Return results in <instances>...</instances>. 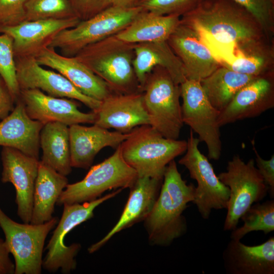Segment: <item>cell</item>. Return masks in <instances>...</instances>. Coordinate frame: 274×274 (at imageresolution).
I'll return each mask as SVG.
<instances>
[{
  "label": "cell",
  "instance_id": "cell-1",
  "mask_svg": "<svg viewBox=\"0 0 274 274\" xmlns=\"http://www.w3.org/2000/svg\"><path fill=\"white\" fill-rule=\"evenodd\" d=\"M195 30L217 61L237 45L266 38L254 18L232 0H204L181 17Z\"/></svg>",
  "mask_w": 274,
  "mask_h": 274
},
{
  "label": "cell",
  "instance_id": "cell-2",
  "mask_svg": "<svg viewBox=\"0 0 274 274\" xmlns=\"http://www.w3.org/2000/svg\"><path fill=\"white\" fill-rule=\"evenodd\" d=\"M195 187L187 184L179 173L174 160L167 165L157 200L144 220L151 244L166 247L187 231L183 213L194 199Z\"/></svg>",
  "mask_w": 274,
  "mask_h": 274
},
{
  "label": "cell",
  "instance_id": "cell-3",
  "mask_svg": "<svg viewBox=\"0 0 274 274\" xmlns=\"http://www.w3.org/2000/svg\"><path fill=\"white\" fill-rule=\"evenodd\" d=\"M134 44L124 42L114 35L86 46L74 56L113 92H142L132 64Z\"/></svg>",
  "mask_w": 274,
  "mask_h": 274
},
{
  "label": "cell",
  "instance_id": "cell-4",
  "mask_svg": "<svg viewBox=\"0 0 274 274\" xmlns=\"http://www.w3.org/2000/svg\"><path fill=\"white\" fill-rule=\"evenodd\" d=\"M187 146V141L165 138L147 124L129 132L120 147L123 159L138 177L163 179L167 165L185 152Z\"/></svg>",
  "mask_w": 274,
  "mask_h": 274
},
{
  "label": "cell",
  "instance_id": "cell-5",
  "mask_svg": "<svg viewBox=\"0 0 274 274\" xmlns=\"http://www.w3.org/2000/svg\"><path fill=\"white\" fill-rule=\"evenodd\" d=\"M142 92L149 125L165 138L178 139L184 124L180 85L157 66L147 75Z\"/></svg>",
  "mask_w": 274,
  "mask_h": 274
},
{
  "label": "cell",
  "instance_id": "cell-6",
  "mask_svg": "<svg viewBox=\"0 0 274 274\" xmlns=\"http://www.w3.org/2000/svg\"><path fill=\"white\" fill-rule=\"evenodd\" d=\"M143 9L139 6L123 8L111 6L76 26L61 31L48 47L60 54L74 56L86 46L115 35L125 28Z\"/></svg>",
  "mask_w": 274,
  "mask_h": 274
},
{
  "label": "cell",
  "instance_id": "cell-7",
  "mask_svg": "<svg viewBox=\"0 0 274 274\" xmlns=\"http://www.w3.org/2000/svg\"><path fill=\"white\" fill-rule=\"evenodd\" d=\"M137 178L136 171L123 159L119 145L111 156L91 167L82 180L68 184L56 204L91 201L107 190L130 188Z\"/></svg>",
  "mask_w": 274,
  "mask_h": 274
},
{
  "label": "cell",
  "instance_id": "cell-8",
  "mask_svg": "<svg viewBox=\"0 0 274 274\" xmlns=\"http://www.w3.org/2000/svg\"><path fill=\"white\" fill-rule=\"evenodd\" d=\"M218 177L230 191L223 229L232 230L253 203L266 196L269 188L256 167L254 160L245 162L238 155L228 162L226 170Z\"/></svg>",
  "mask_w": 274,
  "mask_h": 274
},
{
  "label": "cell",
  "instance_id": "cell-9",
  "mask_svg": "<svg viewBox=\"0 0 274 274\" xmlns=\"http://www.w3.org/2000/svg\"><path fill=\"white\" fill-rule=\"evenodd\" d=\"M57 217L42 224L18 223L0 207V227L15 261L14 274H40L46 238L58 223Z\"/></svg>",
  "mask_w": 274,
  "mask_h": 274
},
{
  "label": "cell",
  "instance_id": "cell-10",
  "mask_svg": "<svg viewBox=\"0 0 274 274\" xmlns=\"http://www.w3.org/2000/svg\"><path fill=\"white\" fill-rule=\"evenodd\" d=\"M119 188L94 200L83 203L63 204L60 219L54 230L46 247L47 253L43 260L42 267L50 272L59 269L63 273H69L76 268L75 257L81 249L80 244L67 246L65 235L74 228L93 217L96 208L119 194Z\"/></svg>",
  "mask_w": 274,
  "mask_h": 274
},
{
  "label": "cell",
  "instance_id": "cell-11",
  "mask_svg": "<svg viewBox=\"0 0 274 274\" xmlns=\"http://www.w3.org/2000/svg\"><path fill=\"white\" fill-rule=\"evenodd\" d=\"M200 142L191 129L185 154L178 162L188 170L191 178L196 181L192 202L201 217L207 220L213 210L227 209L230 191L219 180L208 158L199 150Z\"/></svg>",
  "mask_w": 274,
  "mask_h": 274
},
{
  "label": "cell",
  "instance_id": "cell-12",
  "mask_svg": "<svg viewBox=\"0 0 274 274\" xmlns=\"http://www.w3.org/2000/svg\"><path fill=\"white\" fill-rule=\"evenodd\" d=\"M180 87L184 124L188 125L198 134L200 141L206 144L209 158L218 160L222 151L220 127L218 123L220 112L211 105L200 81L186 79Z\"/></svg>",
  "mask_w": 274,
  "mask_h": 274
},
{
  "label": "cell",
  "instance_id": "cell-13",
  "mask_svg": "<svg viewBox=\"0 0 274 274\" xmlns=\"http://www.w3.org/2000/svg\"><path fill=\"white\" fill-rule=\"evenodd\" d=\"M16 76L20 90L37 89L46 94L79 101L96 111L101 101L83 94L67 79L58 72L40 65L34 57L15 58Z\"/></svg>",
  "mask_w": 274,
  "mask_h": 274
},
{
  "label": "cell",
  "instance_id": "cell-14",
  "mask_svg": "<svg viewBox=\"0 0 274 274\" xmlns=\"http://www.w3.org/2000/svg\"><path fill=\"white\" fill-rule=\"evenodd\" d=\"M1 160V181L13 184L16 191L17 215L23 223H29L40 160L8 147H3Z\"/></svg>",
  "mask_w": 274,
  "mask_h": 274
},
{
  "label": "cell",
  "instance_id": "cell-15",
  "mask_svg": "<svg viewBox=\"0 0 274 274\" xmlns=\"http://www.w3.org/2000/svg\"><path fill=\"white\" fill-rule=\"evenodd\" d=\"M27 114L32 119L44 124L59 122L70 126L81 123L94 124L95 114L84 113L76 100L49 95L37 89H22L19 99Z\"/></svg>",
  "mask_w": 274,
  "mask_h": 274
},
{
  "label": "cell",
  "instance_id": "cell-16",
  "mask_svg": "<svg viewBox=\"0 0 274 274\" xmlns=\"http://www.w3.org/2000/svg\"><path fill=\"white\" fill-rule=\"evenodd\" d=\"M167 42L181 61L186 79L200 81L220 65L199 35L187 26L180 23Z\"/></svg>",
  "mask_w": 274,
  "mask_h": 274
},
{
  "label": "cell",
  "instance_id": "cell-17",
  "mask_svg": "<svg viewBox=\"0 0 274 274\" xmlns=\"http://www.w3.org/2000/svg\"><path fill=\"white\" fill-rule=\"evenodd\" d=\"M93 124L106 129L128 133L134 128L149 125L142 92L131 93L113 92L101 103L95 112Z\"/></svg>",
  "mask_w": 274,
  "mask_h": 274
},
{
  "label": "cell",
  "instance_id": "cell-18",
  "mask_svg": "<svg viewBox=\"0 0 274 274\" xmlns=\"http://www.w3.org/2000/svg\"><path fill=\"white\" fill-rule=\"evenodd\" d=\"M81 20L77 17L64 19L25 20L12 27L0 29L13 39L15 58L35 57L48 47L61 31L76 26Z\"/></svg>",
  "mask_w": 274,
  "mask_h": 274
},
{
  "label": "cell",
  "instance_id": "cell-19",
  "mask_svg": "<svg viewBox=\"0 0 274 274\" xmlns=\"http://www.w3.org/2000/svg\"><path fill=\"white\" fill-rule=\"evenodd\" d=\"M34 57L40 65L61 74L87 96L102 101L114 92L75 56L63 55L55 49L46 47Z\"/></svg>",
  "mask_w": 274,
  "mask_h": 274
},
{
  "label": "cell",
  "instance_id": "cell-20",
  "mask_svg": "<svg viewBox=\"0 0 274 274\" xmlns=\"http://www.w3.org/2000/svg\"><path fill=\"white\" fill-rule=\"evenodd\" d=\"M270 75L257 77L242 88L219 114L220 127L257 117L274 107L273 85Z\"/></svg>",
  "mask_w": 274,
  "mask_h": 274
},
{
  "label": "cell",
  "instance_id": "cell-21",
  "mask_svg": "<svg viewBox=\"0 0 274 274\" xmlns=\"http://www.w3.org/2000/svg\"><path fill=\"white\" fill-rule=\"evenodd\" d=\"M162 182L163 179L138 177L129 188V195L119 220L102 239L88 248V252H96L116 233L144 221L157 200Z\"/></svg>",
  "mask_w": 274,
  "mask_h": 274
},
{
  "label": "cell",
  "instance_id": "cell-22",
  "mask_svg": "<svg viewBox=\"0 0 274 274\" xmlns=\"http://www.w3.org/2000/svg\"><path fill=\"white\" fill-rule=\"evenodd\" d=\"M71 163L72 167L88 168L97 154L104 148H117L129 135V132L109 129L93 124H76L69 126Z\"/></svg>",
  "mask_w": 274,
  "mask_h": 274
},
{
  "label": "cell",
  "instance_id": "cell-23",
  "mask_svg": "<svg viewBox=\"0 0 274 274\" xmlns=\"http://www.w3.org/2000/svg\"><path fill=\"white\" fill-rule=\"evenodd\" d=\"M223 259L227 273L273 274L274 237L252 246L231 239L223 253Z\"/></svg>",
  "mask_w": 274,
  "mask_h": 274
},
{
  "label": "cell",
  "instance_id": "cell-24",
  "mask_svg": "<svg viewBox=\"0 0 274 274\" xmlns=\"http://www.w3.org/2000/svg\"><path fill=\"white\" fill-rule=\"evenodd\" d=\"M43 125L28 116L18 100L14 110L0 122V146L16 149L39 160L40 134Z\"/></svg>",
  "mask_w": 274,
  "mask_h": 274
},
{
  "label": "cell",
  "instance_id": "cell-25",
  "mask_svg": "<svg viewBox=\"0 0 274 274\" xmlns=\"http://www.w3.org/2000/svg\"><path fill=\"white\" fill-rule=\"evenodd\" d=\"M134 50L133 67L142 92L147 75L157 66L164 68L178 85L186 80L183 65L167 41L135 44Z\"/></svg>",
  "mask_w": 274,
  "mask_h": 274
},
{
  "label": "cell",
  "instance_id": "cell-26",
  "mask_svg": "<svg viewBox=\"0 0 274 274\" xmlns=\"http://www.w3.org/2000/svg\"><path fill=\"white\" fill-rule=\"evenodd\" d=\"M180 23L179 15H160L143 9L115 36L132 44L167 41Z\"/></svg>",
  "mask_w": 274,
  "mask_h": 274
},
{
  "label": "cell",
  "instance_id": "cell-27",
  "mask_svg": "<svg viewBox=\"0 0 274 274\" xmlns=\"http://www.w3.org/2000/svg\"><path fill=\"white\" fill-rule=\"evenodd\" d=\"M68 184L66 176L39 161L30 223L42 224L53 217L55 205Z\"/></svg>",
  "mask_w": 274,
  "mask_h": 274
},
{
  "label": "cell",
  "instance_id": "cell-28",
  "mask_svg": "<svg viewBox=\"0 0 274 274\" xmlns=\"http://www.w3.org/2000/svg\"><path fill=\"white\" fill-rule=\"evenodd\" d=\"M40 145L42 163L65 176L71 173L68 126L59 122L44 124L40 134Z\"/></svg>",
  "mask_w": 274,
  "mask_h": 274
},
{
  "label": "cell",
  "instance_id": "cell-29",
  "mask_svg": "<svg viewBox=\"0 0 274 274\" xmlns=\"http://www.w3.org/2000/svg\"><path fill=\"white\" fill-rule=\"evenodd\" d=\"M264 40L235 46L232 51L219 62L220 65L238 73L255 77L269 74L273 53Z\"/></svg>",
  "mask_w": 274,
  "mask_h": 274
},
{
  "label": "cell",
  "instance_id": "cell-30",
  "mask_svg": "<svg viewBox=\"0 0 274 274\" xmlns=\"http://www.w3.org/2000/svg\"><path fill=\"white\" fill-rule=\"evenodd\" d=\"M257 77L220 65L200 83L211 105L221 112L242 88Z\"/></svg>",
  "mask_w": 274,
  "mask_h": 274
},
{
  "label": "cell",
  "instance_id": "cell-31",
  "mask_svg": "<svg viewBox=\"0 0 274 274\" xmlns=\"http://www.w3.org/2000/svg\"><path fill=\"white\" fill-rule=\"evenodd\" d=\"M241 219L242 226L232 230L230 238L241 240L247 234L254 231H261L267 234L274 230V200L252 205Z\"/></svg>",
  "mask_w": 274,
  "mask_h": 274
},
{
  "label": "cell",
  "instance_id": "cell-32",
  "mask_svg": "<svg viewBox=\"0 0 274 274\" xmlns=\"http://www.w3.org/2000/svg\"><path fill=\"white\" fill-rule=\"evenodd\" d=\"M25 9L27 21L77 17L70 0H27Z\"/></svg>",
  "mask_w": 274,
  "mask_h": 274
},
{
  "label": "cell",
  "instance_id": "cell-33",
  "mask_svg": "<svg viewBox=\"0 0 274 274\" xmlns=\"http://www.w3.org/2000/svg\"><path fill=\"white\" fill-rule=\"evenodd\" d=\"M0 75L8 86L16 102L20 98V89L17 81L12 38L0 33Z\"/></svg>",
  "mask_w": 274,
  "mask_h": 274
},
{
  "label": "cell",
  "instance_id": "cell-34",
  "mask_svg": "<svg viewBox=\"0 0 274 274\" xmlns=\"http://www.w3.org/2000/svg\"><path fill=\"white\" fill-rule=\"evenodd\" d=\"M245 9L256 20L265 36L274 32V0H232Z\"/></svg>",
  "mask_w": 274,
  "mask_h": 274
},
{
  "label": "cell",
  "instance_id": "cell-35",
  "mask_svg": "<svg viewBox=\"0 0 274 274\" xmlns=\"http://www.w3.org/2000/svg\"><path fill=\"white\" fill-rule=\"evenodd\" d=\"M204 0H139L138 6L146 11L160 15L182 16Z\"/></svg>",
  "mask_w": 274,
  "mask_h": 274
},
{
  "label": "cell",
  "instance_id": "cell-36",
  "mask_svg": "<svg viewBox=\"0 0 274 274\" xmlns=\"http://www.w3.org/2000/svg\"><path fill=\"white\" fill-rule=\"evenodd\" d=\"M27 0H0V29L15 26L25 20Z\"/></svg>",
  "mask_w": 274,
  "mask_h": 274
},
{
  "label": "cell",
  "instance_id": "cell-37",
  "mask_svg": "<svg viewBox=\"0 0 274 274\" xmlns=\"http://www.w3.org/2000/svg\"><path fill=\"white\" fill-rule=\"evenodd\" d=\"M76 16L80 20L89 19L111 6L109 0H70Z\"/></svg>",
  "mask_w": 274,
  "mask_h": 274
},
{
  "label": "cell",
  "instance_id": "cell-38",
  "mask_svg": "<svg viewBox=\"0 0 274 274\" xmlns=\"http://www.w3.org/2000/svg\"><path fill=\"white\" fill-rule=\"evenodd\" d=\"M254 145V142H252V149L255 155L257 168L264 182L268 187V192L271 198L273 199L274 196V155L272 154L268 160L264 159L258 154Z\"/></svg>",
  "mask_w": 274,
  "mask_h": 274
},
{
  "label": "cell",
  "instance_id": "cell-39",
  "mask_svg": "<svg viewBox=\"0 0 274 274\" xmlns=\"http://www.w3.org/2000/svg\"><path fill=\"white\" fill-rule=\"evenodd\" d=\"M15 100L6 83L0 75V119L7 117L14 110Z\"/></svg>",
  "mask_w": 274,
  "mask_h": 274
},
{
  "label": "cell",
  "instance_id": "cell-40",
  "mask_svg": "<svg viewBox=\"0 0 274 274\" xmlns=\"http://www.w3.org/2000/svg\"><path fill=\"white\" fill-rule=\"evenodd\" d=\"M10 252L5 240L0 237V274H13L15 264L10 258Z\"/></svg>",
  "mask_w": 274,
  "mask_h": 274
},
{
  "label": "cell",
  "instance_id": "cell-41",
  "mask_svg": "<svg viewBox=\"0 0 274 274\" xmlns=\"http://www.w3.org/2000/svg\"><path fill=\"white\" fill-rule=\"evenodd\" d=\"M112 6L130 8L138 6L139 0H109Z\"/></svg>",
  "mask_w": 274,
  "mask_h": 274
}]
</instances>
